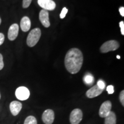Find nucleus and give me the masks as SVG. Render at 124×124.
Instances as JSON below:
<instances>
[{
	"label": "nucleus",
	"mask_w": 124,
	"mask_h": 124,
	"mask_svg": "<svg viewBox=\"0 0 124 124\" xmlns=\"http://www.w3.org/2000/svg\"><path fill=\"white\" fill-rule=\"evenodd\" d=\"M41 30L38 28L32 29L27 37V44L30 47H33L38 43L41 37Z\"/></svg>",
	"instance_id": "2"
},
{
	"label": "nucleus",
	"mask_w": 124,
	"mask_h": 124,
	"mask_svg": "<svg viewBox=\"0 0 124 124\" xmlns=\"http://www.w3.org/2000/svg\"><path fill=\"white\" fill-rule=\"evenodd\" d=\"M39 5L46 10H53L56 8V4L52 0H38Z\"/></svg>",
	"instance_id": "8"
},
{
	"label": "nucleus",
	"mask_w": 124,
	"mask_h": 124,
	"mask_svg": "<svg viewBox=\"0 0 124 124\" xmlns=\"http://www.w3.org/2000/svg\"><path fill=\"white\" fill-rule=\"evenodd\" d=\"M103 90L101 89L97 85H94V86L90 88L89 90L87 91L86 96L89 98H93L97 97L100 94H102Z\"/></svg>",
	"instance_id": "11"
},
{
	"label": "nucleus",
	"mask_w": 124,
	"mask_h": 124,
	"mask_svg": "<svg viewBox=\"0 0 124 124\" xmlns=\"http://www.w3.org/2000/svg\"><path fill=\"white\" fill-rule=\"evenodd\" d=\"M119 12H120V13L121 16H122V17L124 16V7H121L119 9Z\"/></svg>",
	"instance_id": "25"
},
{
	"label": "nucleus",
	"mask_w": 124,
	"mask_h": 124,
	"mask_svg": "<svg viewBox=\"0 0 124 124\" xmlns=\"http://www.w3.org/2000/svg\"><path fill=\"white\" fill-rule=\"evenodd\" d=\"M97 85L101 89L104 90L105 87V83L103 81H102V80H98V82H97Z\"/></svg>",
	"instance_id": "20"
},
{
	"label": "nucleus",
	"mask_w": 124,
	"mask_h": 124,
	"mask_svg": "<svg viewBox=\"0 0 124 124\" xmlns=\"http://www.w3.org/2000/svg\"><path fill=\"white\" fill-rule=\"evenodd\" d=\"M1 93H0V99H1Z\"/></svg>",
	"instance_id": "28"
},
{
	"label": "nucleus",
	"mask_w": 124,
	"mask_h": 124,
	"mask_svg": "<svg viewBox=\"0 0 124 124\" xmlns=\"http://www.w3.org/2000/svg\"><path fill=\"white\" fill-rule=\"evenodd\" d=\"M105 118V124H117V117H116L115 113L113 111H111Z\"/></svg>",
	"instance_id": "14"
},
{
	"label": "nucleus",
	"mask_w": 124,
	"mask_h": 124,
	"mask_svg": "<svg viewBox=\"0 0 124 124\" xmlns=\"http://www.w3.org/2000/svg\"><path fill=\"white\" fill-rule=\"evenodd\" d=\"M117 58L118 59H120V56H117Z\"/></svg>",
	"instance_id": "26"
},
{
	"label": "nucleus",
	"mask_w": 124,
	"mask_h": 124,
	"mask_svg": "<svg viewBox=\"0 0 124 124\" xmlns=\"http://www.w3.org/2000/svg\"><path fill=\"white\" fill-rule=\"evenodd\" d=\"M16 97L20 101H25L28 99L30 95V92L27 87L21 86L16 89L15 92Z\"/></svg>",
	"instance_id": "5"
},
{
	"label": "nucleus",
	"mask_w": 124,
	"mask_h": 124,
	"mask_svg": "<svg viewBox=\"0 0 124 124\" xmlns=\"http://www.w3.org/2000/svg\"><path fill=\"white\" fill-rule=\"evenodd\" d=\"M55 119L54 111L51 109H46L43 113L42 120L45 124H53Z\"/></svg>",
	"instance_id": "7"
},
{
	"label": "nucleus",
	"mask_w": 124,
	"mask_h": 124,
	"mask_svg": "<svg viewBox=\"0 0 124 124\" xmlns=\"http://www.w3.org/2000/svg\"><path fill=\"white\" fill-rule=\"evenodd\" d=\"M18 31H19V26L17 24H12L9 27L8 33V37L9 40L13 41L17 37L18 34Z\"/></svg>",
	"instance_id": "9"
},
{
	"label": "nucleus",
	"mask_w": 124,
	"mask_h": 124,
	"mask_svg": "<svg viewBox=\"0 0 124 124\" xmlns=\"http://www.w3.org/2000/svg\"><path fill=\"white\" fill-rule=\"evenodd\" d=\"M112 104L110 101H106L103 102L100 107L99 110V116L101 118H105L111 111Z\"/></svg>",
	"instance_id": "6"
},
{
	"label": "nucleus",
	"mask_w": 124,
	"mask_h": 124,
	"mask_svg": "<svg viewBox=\"0 0 124 124\" xmlns=\"http://www.w3.org/2000/svg\"><path fill=\"white\" fill-rule=\"evenodd\" d=\"M119 98H120L121 103L122 106H124V90L121 91L120 96H119Z\"/></svg>",
	"instance_id": "19"
},
{
	"label": "nucleus",
	"mask_w": 124,
	"mask_h": 124,
	"mask_svg": "<svg viewBox=\"0 0 124 124\" xmlns=\"http://www.w3.org/2000/svg\"><path fill=\"white\" fill-rule=\"evenodd\" d=\"M1 24V18H0V24Z\"/></svg>",
	"instance_id": "27"
},
{
	"label": "nucleus",
	"mask_w": 124,
	"mask_h": 124,
	"mask_svg": "<svg viewBox=\"0 0 124 124\" xmlns=\"http://www.w3.org/2000/svg\"><path fill=\"white\" fill-rule=\"evenodd\" d=\"M83 118V113L79 108H75L71 111L70 116V121L71 124H79Z\"/></svg>",
	"instance_id": "4"
},
{
	"label": "nucleus",
	"mask_w": 124,
	"mask_h": 124,
	"mask_svg": "<svg viewBox=\"0 0 124 124\" xmlns=\"http://www.w3.org/2000/svg\"><path fill=\"white\" fill-rule=\"evenodd\" d=\"M120 46V44L116 40H109L102 45L100 48V51L102 53H107L110 51H116Z\"/></svg>",
	"instance_id": "3"
},
{
	"label": "nucleus",
	"mask_w": 124,
	"mask_h": 124,
	"mask_svg": "<svg viewBox=\"0 0 124 124\" xmlns=\"http://www.w3.org/2000/svg\"><path fill=\"white\" fill-rule=\"evenodd\" d=\"M4 62H3V56L1 54H0V70H1L4 68Z\"/></svg>",
	"instance_id": "23"
},
{
	"label": "nucleus",
	"mask_w": 124,
	"mask_h": 124,
	"mask_svg": "<svg viewBox=\"0 0 124 124\" xmlns=\"http://www.w3.org/2000/svg\"><path fill=\"white\" fill-rule=\"evenodd\" d=\"M5 36L3 33H0V46L2 45L4 42Z\"/></svg>",
	"instance_id": "24"
},
{
	"label": "nucleus",
	"mask_w": 124,
	"mask_h": 124,
	"mask_svg": "<svg viewBox=\"0 0 124 124\" xmlns=\"http://www.w3.org/2000/svg\"><path fill=\"white\" fill-rule=\"evenodd\" d=\"M39 20L44 27L48 28L50 26L49 20V13L47 10L42 9L39 13Z\"/></svg>",
	"instance_id": "10"
},
{
	"label": "nucleus",
	"mask_w": 124,
	"mask_h": 124,
	"mask_svg": "<svg viewBox=\"0 0 124 124\" xmlns=\"http://www.w3.org/2000/svg\"><path fill=\"white\" fill-rule=\"evenodd\" d=\"M67 12H68V9H67L66 7L63 8V9H62L61 13H60V17L61 19H63V18H64L65 17H66V14L67 13Z\"/></svg>",
	"instance_id": "18"
},
{
	"label": "nucleus",
	"mask_w": 124,
	"mask_h": 124,
	"mask_svg": "<svg viewBox=\"0 0 124 124\" xmlns=\"http://www.w3.org/2000/svg\"><path fill=\"white\" fill-rule=\"evenodd\" d=\"M10 110L13 116H16L20 112L22 108V103L18 101H13L10 103Z\"/></svg>",
	"instance_id": "12"
},
{
	"label": "nucleus",
	"mask_w": 124,
	"mask_h": 124,
	"mask_svg": "<svg viewBox=\"0 0 124 124\" xmlns=\"http://www.w3.org/2000/svg\"><path fill=\"white\" fill-rule=\"evenodd\" d=\"M83 62L82 52L78 48H73L67 52L64 59L66 69L70 73L77 74L81 69Z\"/></svg>",
	"instance_id": "1"
},
{
	"label": "nucleus",
	"mask_w": 124,
	"mask_h": 124,
	"mask_svg": "<svg viewBox=\"0 0 124 124\" xmlns=\"http://www.w3.org/2000/svg\"><path fill=\"white\" fill-rule=\"evenodd\" d=\"M120 27L121 28V33L122 35H124V23L123 21H121L120 22Z\"/></svg>",
	"instance_id": "22"
},
{
	"label": "nucleus",
	"mask_w": 124,
	"mask_h": 124,
	"mask_svg": "<svg viewBox=\"0 0 124 124\" xmlns=\"http://www.w3.org/2000/svg\"><path fill=\"white\" fill-rule=\"evenodd\" d=\"M31 22L28 17L24 16L21 20L20 27L23 32H28L31 28Z\"/></svg>",
	"instance_id": "13"
},
{
	"label": "nucleus",
	"mask_w": 124,
	"mask_h": 124,
	"mask_svg": "<svg viewBox=\"0 0 124 124\" xmlns=\"http://www.w3.org/2000/svg\"><path fill=\"white\" fill-rule=\"evenodd\" d=\"M83 80H84L85 83L87 85H92L94 82V78L91 74H87L86 76H85Z\"/></svg>",
	"instance_id": "16"
},
{
	"label": "nucleus",
	"mask_w": 124,
	"mask_h": 124,
	"mask_svg": "<svg viewBox=\"0 0 124 124\" xmlns=\"http://www.w3.org/2000/svg\"><path fill=\"white\" fill-rule=\"evenodd\" d=\"M24 124H38L36 118L32 116H29L26 118L24 121Z\"/></svg>",
	"instance_id": "15"
},
{
	"label": "nucleus",
	"mask_w": 124,
	"mask_h": 124,
	"mask_svg": "<svg viewBox=\"0 0 124 124\" xmlns=\"http://www.w3.org/2000/svg\"><path fill=\"white\" fill-rule=\"evenodd\" d=\"M32 0H23V8H28L32 2Z\"/></svg>",
	"instance_id": "17"
},
{
	"label": "nucleus",
	"mask_w": 124,
	"mask_h": 124,
	"mask_svg": "<svg viewBox=\"0 0 124 124\" xmlns=\"http://www.w3.org/2000/svg\"><path fill=\"white\" fill-rule=\"evenodd\" d=\"M106 90L108 91V94H112L114 93V87L112 85H109V86L107 87Z\"/></svg>",
	"instance_id": "21"
}]
</instances>
